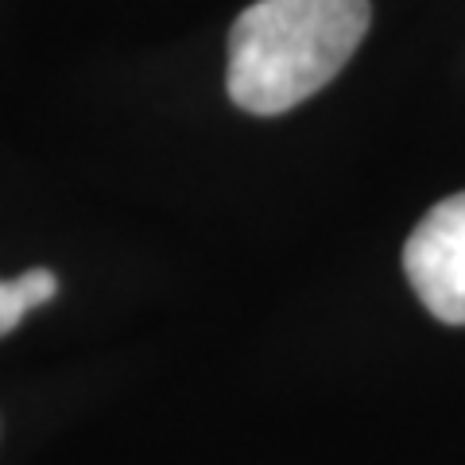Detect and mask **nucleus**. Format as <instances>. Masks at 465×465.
<instances>
[{"mask_svg": "<svg viewBox=\"0 0 465 465\" xmlns=\"http://www.w3.org/2000/svg\"><path fill=\"white\" fill-rule=\"evenodd\" d=\"M369 0H256L229 32V97L280 116L341 74L369 32Z\"/></svg>", "mask_w": 465, "mask_h": 465, "instance_id": "obj_1", "label": "nucleus"}, {"mask_svg": "<svg viewBox=\"0 0 465 465\" xmlns=\"http://www.w3.org/2000/svg\"><path fill=\"white\" fill-rule=\"evenodd\" d=\"M419 302L446 326H465V191L439 202L403 244Z\"/></svg>", "mask_w": 465, "mask_h": 465, "instance_id": "obj_2", "label": "nucleus"}, {"mask_svg": "<svg viewBox=\"0 0 465 465\" xmlns=\"http://www.w3.org/2000/svg\"><path fill=\"white\" fill-rule=\"evenodd\" d=\"M12 283H16V291L24 295L27 311H35V307H43V302H51L58 295V275L51 268H32V272L16 275Z\"/></svg>", "mask_w": 465, "mask_h": 465, "instance_id": "obj_3", "label": "nucleus"}, {"mask_svg": "<svg viewBox=\"0 0 465 465\" xmlns=\"http://www.w3.org/2000/svg\"><path fill=\"white\" fill-rule=\"evenodd\" d=\"M24 314H27V302H24V295L16 291V283H12V280H0V338H5L8 330L20 326Z\"/></svg>", "mask_w": 465, "mask_h": 465, "instance_id": "obj_4", "label": "nucleus"}]
</instances>
